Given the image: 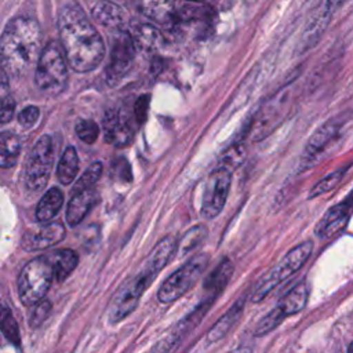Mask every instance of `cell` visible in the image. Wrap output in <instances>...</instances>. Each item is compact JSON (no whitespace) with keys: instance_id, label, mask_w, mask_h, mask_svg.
<instances>
[{"instance_id":"19","label":"cell","mask_w":353,"mask_h":353,"mask_svg":"<svg viewBox=\"0 0 353 353\" xmlns=\"http://www.w3.org/2000/svg\"><path fill=\"white\" fill-rule=\"evenodd\" d=\"M131 37L137 50L156 51L163 46V36L157 28L149 23H137L132 26Z\"/></svg>"},{"instance_id":"14","label":"cell","mask_w":353,"mask_h":353,"mask_svg":"<svg viewBox=\"0 0 353 353\" xmlns=\"http://www.w3.org/2000/svg\"><path fill=\"white\" fill-rule=\"evenodd\" d=\"M352 212H353V192H350V194L343 201H339L338 204L327 210V212L316 225V229H314L316 236L321 239H328L336 234L346 226Z\"/></svg>"},{"instance_id":"27","label":"cell","mask_w":353,"mask_h":353,"mask_svg":"<svg viewBox=\"0 0 353 353\" xmlns=\"http://www.w3.org/2000/svg\"><path fill=\"white\" fill-rule=\"evenodd\" d=\"M232 273H233V265L228 258H225L216 266V269L207 277L205 284H204L205 290L211 294L221 292L223 290V287L228 284Z\"/></svg>"},{"instance_id":"30","label":"cell","mask_w":353,"mask_h":353,"mask_svg":"<svg viewBox=\"0 0 353 353\" xmlns=\"http://www.w3.org/2000/svg\"><path fill=\"white\" fill-rule=\"evenodd\" d=\"M284 319H285L284 313H283L277 306L273 307V309H272L266 316H263V317L259 320V323L256 324V328H255V331H254L255 336H262V335H265V334L273 331Z\"/></svg>"},{"instance_id":"1","label":"cell","mask_w":353,"mask_h":353,"mask_svg":"<svg viewBox=\"0 0 353 353\" xmlns=\"http://www.w3.org/2000/svg\"><path fill=\"white\" fill-rule=\"evenodd\" d=\"M58 26L61 46L74 72H90L102 62L105 57L103 40L79 6H65L59 12Z\"/></svg>"},{"instance_id":"36","label":"cell","mask_w":353,"mask_h":353,"mask_svg":"<svg viewBox=\"0 0 353 353\" xmlns=\"http://www.w3.org/2000/svg\"><path fill=\"white\" fill-rule=\"evenodd\" d=\"M15 103L10 95H6L0 99V124L8 123L14 116Z\"/></svg>"},{"instance_id":"16","label":"cell","mask_w":353,"mask_h":353,"mask_svg":"<svg viewBox=\"0 0 353 353\" xmlns=\"http://www.w3.org/2000/svg\"><path fill=\"white\" fill-rule=\"evenodd\" d=\"M331 14H332V0H324L319 6V8L313 12V15L310 17L303 30V34L301 39L302 51L313 47L317 43V40L321 37L323 32L325 30L330 22Z\"/></svg>"},{"instance_id":"28","label":"cell","mask_w":353,"mask_h":353,"mask_svg":"<svg viewBox=\"0 0 353 353\" xmlns=\"http://www.w3.org/2000/svg\"><path fill=\"white\" fill-rule=\"evenodd\" d=\"M0 330L14 345H21L18 324L8 306L3 305V302H0Z\"/></svg>"},{"instance_id":"41","label":"cell","mask_w":353,"mask_h":353,"mask_svg":"<svg viewBox=\"0 0 353 353\" xmlns=\"http://www.w3.org/2000/svg\"><path fill=\"white\" fill-rule=\"evenodd\" d=\"M347 353H353V342L349 345V347H347Z\"/></svg>"},{"instance_id":"31","label":"cell","mask_w":353,"mask_h":353,"mask_svg":"<svg viewBox=\"0 0 353 353\" xmlns=\"http://www.w3.org/2000/svg\"><path fill=\"white\" fill-rule=\"evenodd\" d=\"M207 236V229L203 225H197L196 228L190 229L182 239L179 244V250L182 254H188L193 251L196 247H199Z\"/></svg>"},{"instance_id":"9","label":"cell","mask_w":353,"mask_h":353,"mask_svg":"<svg viewBox=\"0 0 353 353\" xmlns=\"http://www.w3.org/2000/svg\"><path fill=\"white\" fill-rule=\"evenodd\" d=\"M230 183L232 170L219 165L216 170L211 172L205 182L201 201V215L204 218L212 219L223 210V205L229 194Z\"/></svg>"},{"instance_id":"18","label":"cell","mask_w":353,"mask_h":353,"mask_svg":"<svg viewBox=\"0 0 353 353\" xmlns=\"http://www.w3.org/2000/svg\"><path fill=\"white\" fill-rule=\"evenodd\" d=\"M97 201H98V194L92 189L73 194V197L70 199V201L68 204V210H66L68 223L70 226L79 225L85 218V215L90 212V210L95 205Z\"/></svg>"},{"instance_id":"39","label":"cell","mask_w":353,"mask_h":353,"mask_svg":"<svg viewBox=\"0 0 353 353\" xmlns=\"http://www.w3.org/2000/svg\"><path fill=\"white\" fill-rule=\"evenodd\" d=\"M7 72L4 70V68L0 63V99L4 98L7 94V88H8V77H7Z\"/></svg>"},{"instance_id":"35","label":"cell","mask_w":353,"mask_h":353,"mask_svg":"<svg viewBox=\"0 0 353 353\" xmlns=\"http://www.w3.org/2000/svg\"><path fill=\"white\" fill-rule=\"evenodd\" d=\"M39 114H40L39 108H36V106H26V108H23V109L19 112V114H18V121H19L21 125H23V127L28 128V127H32V125L37 121Z\"/></svg>"},{"instance_id":"15","label":"cell","mask_w":353,"mask_h":353,"mask_svg":"<svg viewBox=\"0 0 353 353\" xmlns=\"http://www.w3.org/2000/svg\"><path fill=\"white\" fill-rule=\"evenodd\" d=\"M342 121L338 119H332L325 121L321 127H319L313 135L309 138L305 150H303V163L306 165H312V161L319 157L321 152L325 150V148L334 141V138L338 135L341 130Z\"/></svg>"},{"instance_id":"17","label":"cell","mask_w":353,"mask_h":353,"mask_svg":"<svg viewBox=\"0 0 353 353\" xmlns=\"http://www.w3.org/2000/svg\"><path fill=\"white\" fill-rule=\"evenodd\" d=\"M141 11L152 21L170 23L179 17V0H139Z\"/></svg>"},{"instance_id":"24","label":"cell","mask_w":353,"mask_h":353,"mask_svg":"<svg viewBox=\"0 0 353 353\" xmlns=\"http://www.w3.org/2000/svg\"><path fill=\"white\" fill-rule=\"evenodd\" d=\"M21 153V141L11 131L0 132V168L15 165Z\"/></svg>"},{"instance_id":"40","label":"cell","mask_w":353,"mask_h":353,"mask_svg":"<svg viewBox=\"0 0 353 353\" xmlns=\"http://www.w3.org/2000/svg\"><path fill=\"white\" fill-rule=\"evenodd\" d=\"M228 353H252V352H251V349H248V347H239V349L232 350V352H228Z\"/></svg>"},{"instance_id":"5","label":"cell","mask_w":353,"mask_h":353,"mask_svg":"<svg viewBox=\"0 0 353 353\" xmlns=\"http://www.w3.org/2000/svg\"><path fill=\"white\" fill-rule=\"evenodd\" d=\"M313 250V241L306 240L287 252V255L259 281L251 294L252 302L262 301L274 287L280 285L284 280L290 279L296 270H299L307 261Z\"/></svg>"},{"instance_id":"21","label":"cell","mask_w":353,"mask_h":353,"mask_svg":"<svg viewBox=\"0 0 353 353\" xmlns=\"http://www.w3.org/2000/svg\"><path fill=\"white\" fill-rule=\"evenodd\" d=\"M307 296H309V288L306 281H301L299 284L294 285L279 302L277 307L284 313L285 317L292 316L298 312H301L306 302H307Z\"/></svg>"},{"instance_id":"12","label":"cell","mask_w":353,"mask_h":353,"mask_svg":"<svg viewBox=\"0 0 353 353\" xmlns=\"http://www.w3.org/2000/svg\"><path fill=\"white\" fill-rule=\"evenodd\" d=\"M103 134L106 142L114 146H125L132 141L134 127L131 116L124 109H110L103 116Z\"/></svg>"},{"instance_id":"10","label":"cell","mask_w":353,"mask_h":353,"mask_svg":"<svg viewBox=\"0 0 353 353\" xmlns=\"http://www.w3.org/2000/svg\"><path fill=\"white\" fill-rule=\"evenodd\" d=\"M290 105V91L281 90L273 98H270L259 110L254 128L252 137L259 141L268 137L284 119Z\"/></svg>"},{"instance_id":"11","label":"cell","mask_w":353,"mask_h":353,"mask_svg":"<svg viewBox=\"0 0 353 353\" xmlns=\"http://www.w3.org/2000/svg\"><path fill=\"white\" fill-rule=\"evenodd\" d=\"M135 52L137 47L131 34L125 32H117L113 39L110 59L106 68V80L109 84L113 85L119 83L120 79H123V76L132 65Z\"/></svg>"},{"instance_id":"7","label":"cell","mask_w":353,"mask_h":353,"mask_svg":"<svg viewBox=\"0 0 353 353\" xmlns=\"http://www.w3.org/2000/svg\"><path fill=\"white\" fill-rule=\"evenodd\" d=\"M54 160L52 141L48 135H43L32 148L26 170H25V185L29 190H41L50 176L51 165Z\"/></svg>"},{"instance_id":"29","label":"cell","mask_w":353,"mask_h":353,"mask_svg":"<svg viewBox=\"0 0 353 353\" xmlns=\"http://www.w3.org/2000/svg\"><path fill=\"white\" fill-rule=\"evenodd\" d=\"M101 174H102V164L99 161L92 163L91 165H88L87 170L84 171V174L74 183L73 190H72L73 194L84 192V190H88V189H92L94 183L99 179Z\"/></svg>"},{"instance_id":"37","label":"cell","mask_w":353,"mask_h":353,"mask_svg":"<svg viewBox=\"0 0 353 353\" xmlns=\"http://www.w3.org/2000/svg\"><path fill=\"white\" fill-rule=\"evenodd\" d=\"M50 307H51V305L47 301H40V302H37L34 305V309H33V312L30 314V323H32L33 327L39 325L46 319Z\"/></svg>"},{"instance_id":"38","label":"cell","mask_w":353,"mask_h":353,"mask_svg":"<svg viewBox=\"0 0 353 353\" xmlns=\"http://www.w3.org/2000/svg\"><path fill=\"white\" fill-rule=\"evenodd\" d=\"M148 108H149V99L146 95L141 97L134 108V116H135V121L138 124H142L146 120L148 116Z\"/></svg>"},{"instance_id":"6","label":"cell","mask_w":353,"mask_h":353,"mask_svg":"<svg viewBox=\"0 0 353 353\" xmlns=\"http://www.w3.org/2000/svg\"><path fill=\"white\" fill-rule=\"evenodd\" d=\"M208 262L205 254H199L174 272L159 288L157 298L163 303H171L185 295L201 277Z\"/></svg>"},{"instance_id":"23","label":"cell","mask_w":353,"mask_h":353,"mask_svg":"<svg viewBox=\"0 0 353 353\" xmlns=\"http://www.w3.org/2000/svg\"><path fill=\"white\" fill-rule=\"evenodd\" d=\"M48 259L54 268V276L58 281H63L77 266L79 256L72 250H59L52 255H48Z\"/></svg>"},{"instance_id":"3","label":"cell","mask_w":353,"mask_h":353,"mask_svg":"<svg viewBox=\"0 0 353 353\" xmlns=\"http://www.w3.org/2000/svg\"><path fill=\"white\" fill-rule=\"evenodd\" d=\"M69 80V63L63 48L57 41L44 46L39 55L34 83L36 87L47 95L61 94Z\"/></svg>"},{"instance_id":"32","label":"cell","mask_w":353,"mask_h":353,"mask_svg":"<svg viewBox=\"0 0 353 353\" xmlns=\"http://www.w3.org/2000/svg\"><path fill=\"white\" fill-rule=\"evenodd\" d=\"M343 174H345V170H338V171H334V172L325 175L323 179H320V181L312 188V190H310V193H309L307 197H309V199H314V197L321 196V194L327 193L328 190L334 189V188L339 183V181L342 179Z\"/></svg>"},{"instance_id":"20","label":"cell","mask_w":353,"mask_h":353,"mask_svg":"<svg viewBox=\"0 0 353 353\" xmlns=\"http://www.w3.org/2000/svg\"><path fill=\"white\" fill-rule=\"evenodd\" d=\"M92 18L112 29H119L124 22V11L110 0H99L92 7Z\"/></svg>"},{"instance_id":"25","label":"cell","mask_w":353,"mask_h":353,"mask_svg":"<svg viewBox=\"0 0 353 353\" xmlns=\"http://www.w3.org/2000/svg\"><path fill=\"white\" fill-rule=\"evenodd\" d=\"M63 203V194L58 188H51L39 201L36 208V218L40 222H48L61 210Z\"/></svg>"},{"instance_id":"33","label":"cell","mask_w":353,"mask_h":353,"mask_svg":"<svg viewBox=\"0 0 353 353\" xmlns=\"http://www.w3.org/2000/svg\"><path fill=\"white\" fill-rule=\"evenodd\" d=\"M77 137L85 143H94L99 135V127L92 120H80L76 124Z\"/></svg>"},{"instance_id":"22","label":"cell","mask_w":353,"mask_h":353,"mask_svg":"<svg viewBox=\"0 0 353 353\" xmlns=\"http://www.w3.org/2000/svg\"><path fill=\"white\" fill-rule=\"evenodd\" d=\"M243 309H244V302H243V301L236 302V303L214 324V327L208 331V334H207V341H208V342H216V341H219L221 338H223V336L230 331V328L237 323V320H239L240 316H241Z\"/></svg>"},{"instance_id":"34","label":"cell","mask_w":353,"mask_h":353,"mask_svg":"<svg viewBox=\"0 0 353 353\" xmlns=\"http://www.w3.org/2000/svg\"><path fill=\"white\" fill-rule=\"evenodd\" d=\"M244 159V146L243 145H234L233 148H230L222 157L221 165L232 170L233 167H236L237 164H240Z\"/></svg>"},{"instance_id":"13","label":"cell","mask_w":353,"mask_h":353,"mask_svg":"<svg viewBox=\"0 0 353 353\" xmlns=\"http://www.w3.org/2000/svg\"><path fill=\"white\" fill-rule=\"evenodd\" d=\"M65 236V226L61 222H48L28 229L21 239V245L26 251L44 250L58 244Z\"/></svg>"},{"instance_id":"4","label":"cell","mask_w":353,"mask_h":353,"mask_svg":"<svg viewBox=\"0 0 353 353\" xmlns=\"http://www.w3.org/2000/svg\"><path fill=\"white\" fill-rule=\"evenodd\" d=\"M54 277V268L48 256H39L28 262L18 279L21 302L30 306L43 301Z\"/></svg>"},{"instance_id":"26","label":"cell","mask_w":353,"mask_h":353,"mask_svg":"<svg viewBox=\"0 0 353 353\" xmlns=\"http://www.w3.org/2000/svg\"><path fill=\"white\" fill-rule=\"evenodd\" d=\"M79 171V156L73 146H69L62 153V157L59 160L58 168H57V176L63 185H69L73 182L76 174Z\"/></svg>"},{"instance_id":"2","label":"cell","mask_w":353,"mask_h":353,"mask_svg":"<svg viewBox=\"0 0 353 353\" xmlns=\"http://www.w3.org/2000/svg\"><path fill=\"white\" fill-rule=\"evenodd\" d=\"M41 33L37 22L18 17L7 23L0 36V63L11 77H21L39 57Z\"/></svg>"},{"instance_id":"8","label":"cell","mask_w":353,"mask_h":353,"mask_svg":"<svg viewBox=\"0 0 353 353\" xmlns=\"http://www.w3.org/2000/svg\"><path fill=\"white\" fill-rule=\"evenodd\" d=\"M153 280L154 279H152L148 273L138 269L137 274L125 281V284L114 295L109 310L110 323H117L131 314V312H134L137 307L142 294L153 283Z\"/></svg>"}]
</instances>
